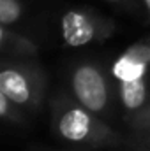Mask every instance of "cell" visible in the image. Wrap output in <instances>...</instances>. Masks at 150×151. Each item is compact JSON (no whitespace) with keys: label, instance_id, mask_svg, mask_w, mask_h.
I'll use <instances>...</instances> for the list:
<instances>
[{"label":"cell","instance_id":"obj_1","mask_svg":"<svg viewBox=\"0 0 150 151\" xmlns=\"http://www.w3.org/2000/svg\"><path fill=\"white\" fill-rule=\"evenodd\" d=\"M73 90L79 104L88 111H101L108 102L104 77L92 65H83L74 72Z\"/></svg>","mask_w":150,"mask_h":151},{"label":"cell","instance_id":"obj_8","mask_svg":"<svg viewBox=\"0 0 150 151\" xmlns=\"http://www.w3.org/2000/svg\"><path fill=\"white\" fill-rule=\"evenodd\" d=\"M7 100H9V99L0 91V113L4 114V116L7 114Z\"/></svg>","mask_w":150,"mask_h":151},{"label":"cell","instance_id":"obj_10","mask_svg":"<svg viewBox=\"0 0 150 151\" xmlns=\"http://www.w3.org/2000/svg\"><path fill=\"white\" fill-rule=\"evenodd\" d=\"M111 2H117V0H111Z\"/></svg>","mask_w":150,"mask_h":151},{"label":"cell","instance_id":"obj_5","mask_svg":"<svg viewBox=\"0 0 150 151\" xmlns=\"http://www.w3.org/2000/svg\"><path fill=\"white\" fill-rule=\"evenodd\" d=\"M0 91L14 104H25L30 99V86L18 70H4L0 74Z\"/></svg>","mask_w":150,"mask_h":151},{"label":"cell","instance_id":"obj_9","mask_svg":"<svg viewBox=\"0 0 150 151\" xmlns=\"http://www.w3.org/2000/svg\"><path fill=\"white\" fill-rule=\"evenodd\" d=\"M145 4H147V7H149V11H150V0H145Z\"/></svg>","mask_w":150,"mask_h":151},{"label":"cell","instance_id":"obj_6","mask_svg":"<svg viewBox=\"0 0 150 151\" xmlns=\"http://www.w3.org/2000/svg\"><path fill=\"white\" fill-rule=\"evenodd\" d=\"M120 97H122V102L127 109L141 107L145 104V97H147V88H145L143 77L122 81L120 83Z\"/></svg>","mask_w":150,"mask_h":151},{"label":"cell","instance_id":"obj_4","mask_svg":"<svg viewBox=\"0 0 150 151\" xmlns=\"http://www.w3.org/2000/svg\"><path fill=\"white\" fill-rule=\"evenodd\" d=\"M92 119L83 109H71L60 118L58 130L69 141H83L90 132Z\"/></svg>","mask_w":150,"mask_h":151},{"label":"cell","instance_id":"obj_3","mask_svg":"<svg viewBox=\"0 0 150 151\" xmlns=\"http://www.w3.org/2000/svg\"><path fill=\"white\" fill-rule=\"evenodd\" d=\"M62 35L64 40L73 46H85L95 35V27L90 18L79 11H69L62 19Z\"/></svg>","mask_w":150,"mask_h":151},{"label":"cell","instance_id":"obj_7","mask_svg":"<svg viewBox=\"0 0 150 151\" xmlns=\"http://www.w3.org/2000/svg\"><path fill=\"white\" fill-rule=\"evenodd\" d=\"M21 14V7L18 0H0V21L2 25H11L18 21Z\"/></svg>","mask_w":150,"mask_h":151},{"label":"cell","instance_id":"obj_2","mask_svg":"<svg viewBox=\"0 0 150 151\" xmlns=\"http://www.w3.org/2000/svg\"><path fill=\"white\" fill-rule=\"evenodd\" d=\"M150 63V44H134L129 47L113 65V76L122 81L140 79L145 76V70Z\"/></svg>","mask_w":150,"mask_h":151}]
</instances>
